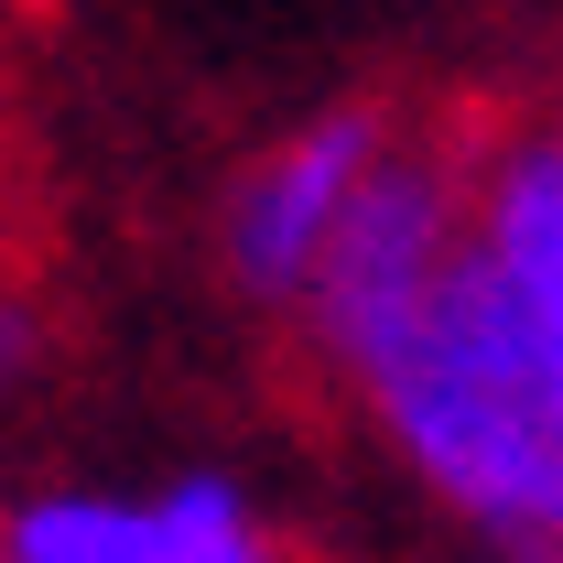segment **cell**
Returning <instances> with one entry per match:
<instances>
[{
	"instance_id": "cell-1",
	"label": "cell",
	"mask_w": 563,
	"mask_h": 563,
	"mask_svg": "<svg viewBox=\"0 0 563 563\" xmlns=\"http://www.w3.org/2000/svg\"><path fill=\"white\" fill-rule=\"evenodd\" d=\"M390 455L455 520L509 542H563V368L531 347V325L488 292V272L455 250L412 325L357 379Z\"/></svg>"
},
{
	"instance_id": "cell-2",
	"label": "cell",
	"mask_w": 563,
	"mask_h": 563,
	"mask_svg": "<svg viewBox=\"0 0 563 563\" xmlns=\"http://www.w3.org/2000/svg\"><path fill=\"white\" fill-rule=\"evenodd\" d=\"M455 250H466V131H390V152L368 163V185L347 196L325 261L303 282L314 357L357 390L368 357L433 303Z\"/></svg>"
},
{
	"instance_id": "cell-3",
	"label": "cell",
	"mask_w": 563,
	"mask_h": 563,
	"mask_svg": "<svg viewBox=\"0 0 563 563\" xmlns=\"http://www.w3.org/2000/svg\"><path fill=\"white\" fill-rule=\"evenodd\" d=\"M390 131H401L390 109L347 98V109H314L303 131H282L272 152L228 185V272H239L250 303H303V282L325 261L347 196L368 185V163L390 152Z\"/></svg>"
},
{
	"instance_id": "cell-4",
	"label": "cell",
	"mask_w": 563,
	"mask_h": 563,
	"mask_svg": "<svg viewBox=\"0 0 563 563\" xmlns=\"http://www.w3.org/2000/svg\"><path fill=\"white\" fill-rule=\"evenodd\" d=\"M0 563H292V553L239 477L196 466V477H163L152 498H98V488L11 498Z\"/></svg>"
},
{
	"instance_id": "cell-5",
	"label": "cell",
	"mask_w": 563,
	"mask_h": 563,
	"mask_svg": "<svg viewBox=\"0 0 563 563\" xmlns=\"http://www.w3.org/2000/svg\"><path fill=\"white\" fill-rule=\"evenodd\" d=\"M466 261L563 368V120L466 131Z\"/></svg>"
},
{
	"instance_id": "cell-6",
	"label": "cell",
	"mask_w": 563,
	"mask_h": 563,
	"mask_svg": "<svg viewBox=\"0 0 563 563\" xmlns=\"http://www.w3.org/2000/svg\"><path fill=\"white\" fill-rule=\"evenodd\" d=\"M22 368H33V303H22V292L0 282V390H11Z\"/></svg>"
},
{
	"instance_id": "cell-7",
	"label": "cell",
	"mask_w": 563,
	"mask_h": 563,
	"mask_svg": "<svg viewBox=\"0 0 563 563\" xmlns=\"http://www.w3.org/2000/svg\"><path fill=\"white\" fill-rule=\"evenodd\" d=\"M0 520H11V498H0Z\"/></svg>"
}]
</instances>
